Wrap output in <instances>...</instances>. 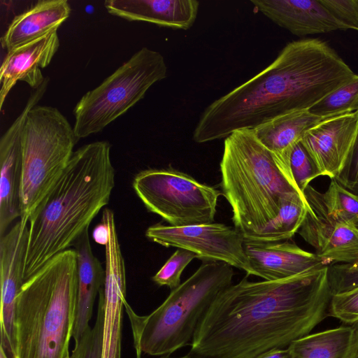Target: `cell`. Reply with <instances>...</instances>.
<instances>
[{"label": "cell", "mask_w": 358, "mask_h": 358, "mask_svg": "<svg viewBox=\"0 0 358 358\" xmlns=\"http://www.w3.org/2000/svg\"><path fill=\"white\" fill-rule=\"evenodd\" d=\"M329 266L279 280L245 277L221 292L200 321L189 353L255 358L288 347L329 316Z\"/></svg>", "instance_id": "1"}, {"label": "cell", "mask_w": 358, "mask_h": 358, "mask_svg": "<svg viewBox=\"0 0 358 358\" xmlns=\"http://www.w3.org/2000/svg\"><path fill=\"white\" fill-rule=\"evenodd\" d=\"M355 73L325 41L288 43L266 69L210 103L193 131L203 143L252 129L278 116L309 110Z\"/></svg>", "instance_id": "2"}, {"label": "cell", "mask_w": 358, "mask_h": 358, "mask_svg": "<svg viewBox=\"0 0 358 358\" xmlns=\"http://www.w3.org/2000/svg\"><path fill=\"white\" fill-rule=\"evenodd\" d=\"M110 144L92 142L73 152L63 173L31 215L24 282L73 246L108 204L115 186Z\"/></svg>", "instance_id": "3"}, {"label": "cell", "mask_w": 358, "mask_h": 358, "mask_svg": "<svg viewBox=\"0 0 358 358\" xmlns=\"http://www.w3.org/2000/svg\"><path fill=\"white\" fill-rule=\"evenodd\" d=\"M77 256L68 249L26 280L18 294L13 358H66L78 295Z\"/></svg>", "instance_id": "4"}, {"label": "cell", "mask_w": 358, "mask_h": 358, "mask_svg": "<svg viewBox=\"0 0 358 358\" xmlns=\"http://www.w3.org/2000/svg\"><path fill=\"white\" fill-rule=\"evenodd\" d=\"M222 194L233 212L235 228L254 241L278 215L282 203L299 194L253 129L236 130L225 138L220 162Z\"/></svg>", "instance_id": "5"}, {"label": "cell", "mask_w": 358, "mask_h": 358, "mask_svg": "<svg viewBox=\"0 0 358 358\" xmlns=\"http://www.w3.org/2000/svg\"><path fill=\"white\" fill-rule=\"evenodd\" d=\"M232 266L204 261L185 282L172 289L150 314L135 313L126 301L137 358L171 355L191 343L196 329L218 294L232 285Z\"/></svg>", "instance_id": "6"}, {"label": "cell", "mask_w": 358, "mask_h": 358, "mask_svg": "<svg viewBox=\"0 0 358 358\" xmlns=\"http://www.w3.org/2000/svg\"><path fill=\"white\" fill-rule=\"evenodd\" d=\"M73 127L56 108L35 106L22 134L20 220H29L63 173L78 142Z\"/></svg>", "instance_id": "7"}, {"label": "cell", "mask_w": 358, "mask_h": 358, "mask_svg": "<svg viewBox=\"0 0 358 358\" xmlns=\"http://www.w3.org/2000/svg\"><path fill=\"white\" fill-rule=\"evenodd\" d=\"M166 76L167 66L161 53L146 47L138 50L76 105L73 127L78 141L103 130Z\"/></svg>", "instance_id": "8"}, {"label": "cell", "mask_w": 358, "mask_h": 358, "mask_svg": "<svg viewBox=\"0 0 358 358\" xmlns=\"http://www.w3.org/2000/svg\"><path fill=\"white\" fill-rule=\"evenodd\" d=\"M132 186L148 211L177 227L213 223L222 194L171 167L141 171Z\"/></svg>", "instance_id": "9"}, {"label": "cell", "mask_w": 358, "mask_h": 358, "mask_svg": "<svg viewBox=\"0 0 358 358\" xmlns=\"http://www.w3.org/2000/svg\"><path fill=\"white\" fill-rule=\"evenodd\" d=\"M145 236L164 247L187 250L203 261L224 262L252 275L244 237L235 227L214 222L180 227L158 223L149 227Z\"/></svg>", "instance_id": "10"}, {"label": "cell", "mask_w": 358, "mask_h": 358, "mask_svg": "<svg viewBox=\"0 0 358 358\" xmlns=\"http://www.w3.org/2000/svg\"><path fill=\"white\" fill-rule=\"evenodd\" d=\"M306 213L298 231L328 266L358 260V228L329 210L322 193L309 185L304 191Z\"/></svg>", "instance_id": "11"}, {"label": "cell", "mask_w": 358, "mask_h": 358, "mask_svg": "<svg viewBox=\"0 0 358 358\" xmlns=\"http://www.w3.org/2000/svg\"><path fill=\"white\" fill-rule=\"evenodd\" d=\"M101 220L108 228L105 245V277L102 287L104 315L102 331L101 358H121L123 306L126 303L124 262L112 210H106Z\"/></svg>", "instance_id": "12"}, {"label": "cell", "mask_w": 358, "mask_h": 358, "mask_svg": "<svg viewBox=\"0 0 358 358\" xmlns=\"http://www.w3.org/2000/svg\"><path fill=\"white\" fill-rule=\"evenodd\" d=\"M358 110L325 119L308 129L301 141L320 176L337 178L354 150Z\"/></svg>", "instance_id": "13"}, {"label": "cell", "mask_w": 358, "mask_h": 358, "mask_svg": "<svg viewBox=\"0 0 358 358\" xmlns=\"http://www.w3.org/2000/svg\"><path fill=\"white\" fill-rule=\"evenodd\" d=\"M48 80L34 90L19 116L0 140V234L21 215L20 190L22 176V134L29 110L45 94Z\"/></svg>", "instance_id": "14"}, {"label": "cell", "mask_w": 358, "mask_h": 358, "mask_svg": "<svg viewBox=\"0 0 358 358\" xmlns=\"http://www.w3.org/2000/svg\"><path fill=\"white\" fill-rule=\"evenodd\" d=\"M28 223L19 220L0 239L1 345L9 358L15 354L17 300L24 282V264Z\"/></svg>", "instance_id": "15"}, {"label": "cell", "mask_w": 358, "mask_h": 358, "mask_svg": "<svg viewBox=\"0 0 358 358\" xmlns=\"http://www.w3.org/2000/svg\"><path fill=\"white\" fill-rule=\"evenodd\" d=\"M244 250L252 275L264 280H279L328 266L315 252L290 240L280 242L244 241Z\"/></svg>", "instance_id": "16"}, {"label": "cell", "mask_w": 358, "mask_h": 358, "mask_svg": "<svg viewBox=\"0 0 358 358\" xmlns=\"http://www.w3.org/2000/svg\"><path fill=\"white\" fill-rule=\"evenodd\" d=\"M59 47L57 30L7 52L0 68V108L17 81L27 83L32 89L45 81L41 69L52 61Z\"/></svg>", "instance_id": "17"}, {"label": "cell", "mask_w": 358, "mask_h": 358, "mask_svg": "<svg viewBox=\"0 0 358 358\" xmlns=\"http://www.w3.org/2000/svg\"><path fill=\"white\" fill-rule=\"evenodd\" d=\"M255 8L278 26L298 36L348 28L320 0H251Z\"/></svg>", "instance_id": "18"}, {"label": "cell", "mask_w": 358, "mask_h": 358, "mask_svg": "<svg viewBox=\"0 0 358 358\" xmlns=\"http://www.w3.org/2000/svg\"><path fill=\"white\" fill-rule=\"evenodd\" d=\"M325 119L303 110L278 116L252 129L257 138L271 152L280 169L299 193L290 169L292 151L308 129Z\"/></svg>", "instance_id": "19"}, {"label": "cell", "mask_w": 358, "mask_h": 358, "mask_svg": "<svg viewBox=\"0 0 358 358\" xmlns=\"http://www.w3.org/2000/svg\"><path fill=\"white\" fill-rule=\"evenodd\" d=\"M104 6L109 13L127 20L187 30L196 19L199 2L196 0H107Z\"/></svg>", "instance_id": "20"}, {"label": "cell", "mask_w": 358, "mask_h": 358, "mask_svg": "<svg viewBox=\"0 0 358 358\" xmlns=\"http://www.w3.org/2000/svg\"><path fill=\"white\" fill-rule=\"evenodd\" d=\"M77 256L78 295L72 338L76 343L90 327L95 299L104 283L105 271L93 255L89 229L73 245Z\"/></svg>", "instance_id": "21"}, {"label": "cell", "mask_w": 358, "mask_h": 358, "mask_svg": "<svg viewBox=\"0 0 358 358\" xmlns=\"http://www.w3.org/2000/svg\"><path fill=\"white\" fill-rule=\"evenodd\" d=\"M70 13L71 8L66 0L37 1L12 20L1 38L2 48L8 52L57 30Z\"/></svg>", "instance_id": "22"}, {"label": "cell", "mask_w": 358, "mask_h": 358, "mask_svg": "<svg viewBox=\"0 0 358 358\" xmlns=\"http://www.w3.org/2000/svg\"><path fill=\"white\" fill-rule=\"evenodd\" d=\"M351 337V326H341L308 334L292 342L287 349L291 358H346Z\"/></svg>", "instance_id": "23"}, {"label": "cell", "mask_w": 358, "mask_h": 358, "mask_svg": "<svg viewBox=\"0 0 358 358\" xmlns=\"http://www.w3.org/2000/svg\"><path fill=\"white\" fill-rule=\"evenodd\" d=\"M306 199L295 194L284 200L275 219L254 240L280 242L290 240L298 233L306 216Z\"/></svg>", "instance_id": "24"}, {"label": "cell", "mask_w": 358, "mask_h": 358, "mask_svg": "<svg viewBox=\"0 0 358 358\" xmlns=\"http://www.w3.org/2000/svg\"><path fill=\"white\" fill-rule=\"evenodd\" d=\"M358 110V75L339 87L308 110L319 117L329 118Z\"/></svg>", "instance_id": "25"}, {"label": "cell", "mask_w": 358, "mask_h": 358, "mask_svg": "<svg viewBox=\"0 0 358 358\" xmlns=\"http://www.w3.org/2000/svg\"><path fill=\"white\" fill-rule=\"evenodd\" d=\"M322 195L329 210L348 219L358 228L357 194L348 189L337 180L331 179Z\"/></svg>", "instance_id": "26"}, {"label": "cell", "mask_w": 358, "mask_h": 358, "mask_svg": "<svg viewBox=\"0 0 358 358\" xmlns=\"http://www.w3.org/2000/svg\"><path fill=\"white\" fill-rule=\"evenodd\" d=\"M97 313L93 327H90L80 341L75 343L71 358H101L104 302L102 291L99 294Z\"/></svg>", "instance_id": "27"}, {"label": "cell", "mask_w": 358, "mask_h": 358, "mask_svg": "<svg viewBox=\"0 0 358 358\" xmlns=\"http://www.w3.org/2000/svg\"><path fill=\"white\" fill-rule=\"evenodd\" d=\"M197 256L192 252L178 248L152 278V281L159 286L174 289L181 284L183 270Z\"/></svg>", "instance_id": "28"}, {"label": "cell", "mask_w": 358, "mask_h": 358, "mask_svg": "<svg viewBox=\"0 0 358 358\" xmlns=\"http://www.w3.org/2000/svg\"><path fill=\"white\" fill-rule=\"evenodd\" d=\"M290 169L295 184L304 196V191L310 182L320 176L312 160L301 142L294 147L290 156Z\"/></svg>", "instance_id": "29"}, {"label": "cell", "mask_w": 358, "mask_h": 358, "mask_svg": "<svg viewBox=\"0 0 358 358\" xmlns=\"http://www.w3.org/2000/svg\"><path fill=\"white\" fill-rule=\"evenodd\" d=\"M328 314L344 323L358 322V286L332 295Z\"/></svg>", "instance_id": "30"}, {"label": "cell", "mask_w": 358, "mask_h": 358, "mask_svg": "<svg viewBox=\"0 0 358 358\" xmlns=\"http://www.w3.org/2000/svg\"><path fill=\"white\" fill-rule=\"evenodd\" d=\"M329 282L331 295L358 286V260L329 266Z\"/></svg>", "instance_id": "31"}, {"label": "cell", "mask_w": 358, "mask_h": 358, "mask_svg": "<svg viewBox=\"0 0 358 358\" xmlns=\"http://www.w3.org/2000/svg\"><path fill=\"white\" fill-rule=\"evenodd\" d=\"M320 2L348 29L358 31V0H320Z\"/></svg>", "instance_id": "32"}, {"label": "cell", "mask_w": 358, "mask_h": 358, "mask_svg": "<svg viewBox=\"0 0 358 358\" xmlns=\"http://www.w3.org/2000/svg\"><path fill=\"white\" fill-rule=\"evenodd\" d=\"M336 180L358 195V134L351 157L345 169Z\"/></svg>", "instance_id": "33"}, {"label": "cell", "mask_w": 358, "mask_h": 358, "mask_svg": "<svg viewBox=\"0 0 358 358\" xmlns=\"http://www.w3.org/2000/svg\"><path fill=\"white\" fill-rule=\"evenodd\" d=\"M92 237L96 243L105 246L108 238V228L104 221L101 220V222L94 229Z\"/></svg>", "instance_id": "34"}, {"label": "cell", "mask_w": 358, "mask_h": 358, "mask_svg": "<svg viewBox=\"0 0 358 358\" xmlns=\"http://www.w3.org/2000/svg\"><path fill=\"white\" fill-rule=\"evenodd\" d=\"M352 337L349 352L346 358H358V322L352 324Z\"/></svg>", "instance_id": "35"}, {"label": "cell", "mask_w": 358, "mask_h": 358, "mask_svg": "<svg viewBox=\"0 0 358 358\" xmlns=\"http://www.w3.org/2000/svg\"><path fill=\"white\" fill-rule=\"evenodd\" d=\"M255 358H291L289 350L287 348L276 349L262 354Z\"/></svg>", "instance_id": "36"}, {"label": "cell", "mask_w": 358, "mask_h": 358, "mask_svg": "<svg viewBox=\"0 0 358 358\" xmlns=\"http://www.w3.org/2000/svg\"><path fill=\"white\" fill-rule=\"evenodd\" d=\"M0 358H9L3 345L0 344Z\"/></svg>", "instance_id": "37"}, {"label": "cell", "mask_w": 358, "mask_h": 358, "mask_svg": "<svg viewBox=\"0 0 358 358\" xmlns=\"http://www.w3.org/2000/svg\"><path fill=\"white\" fill-rule=\"evenodd\" d=\"M160 358H191V357L188 355H183V356H180V357H172L170 355H165V356H162Z\"/></svg>", "instance_id": "38"}, {"label": "cell", "mask_w": 358, "mask_h": 358, "mask_svg": "<svg viewBox=\"0 0 358 358\" xmlns=\"http://www.w3.org/2000/svg\"><path fill=\"white\" fill-rule=\"evenodd\" d=\"M66 358H71V355L66 357Z\"/></svg>", "instance_id": "39"}]
</instances>
